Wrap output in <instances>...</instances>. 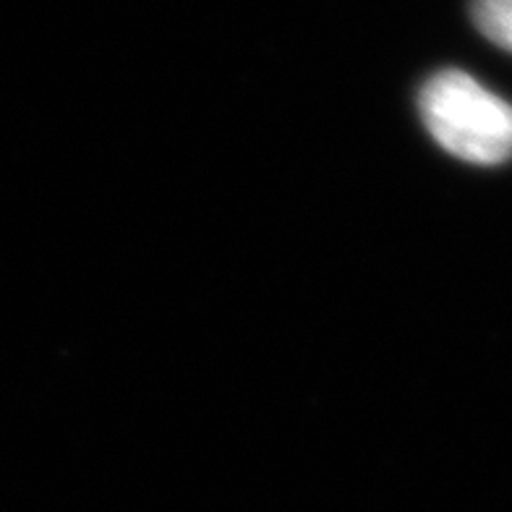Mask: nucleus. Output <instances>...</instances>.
Returning a JSON list of instances; mask_svg holds the SVG:
<instances>
[{
  "mask_svg": "<svg viewBox=\"0 0 512 512\" xmlns=\"http://www.w3.org/2000/svg\"><path fill=\"white\" fill-rule=\"evenodd\" d=\"M418 113L434 142L471 165L512 160V105L458 68L424 81Z\"/></svg>",
  "mask_w": 512,
  "mask_h": 512,
  "instance_id": "obj_1",
  "label": "nucleus"
},
{
  "mask_svg": "<svg viewBox=\"0 0 512 512\" xmlns=\"http://www.w3.org/2000/svg\"><path fill=\"white\" fill-rule=\"evenodd\" d=\"M471 19L492 45L512 53V0H471Z\"/></svg>",
  "mask_w": 512,
  "mask_h": 512,
  "instance_id": "obj_2",
  "label": "nucleus"
}]
</instances>
